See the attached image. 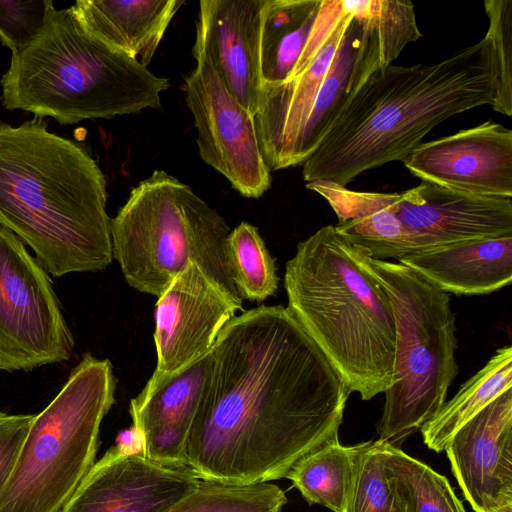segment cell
I'll list each match as a JSON object with an SVG mask.
<instances>
[{"label": "cell", "mask_w": 512, "mask_h": 512, "mask_svg": "<svg viewBox=\"0 0 512 512\" xmlns=\"http://www.w3.org/2000/svg\"><path fill=\"white\" fill-rule=\"evenodd\" d=\"M185 449L198 478L236 485L286 477L338 438L351 393L282 305L246 310L220 331Z\"/></svg>", "instance_id": "cell-1"}, {"label": "cell", "mask_w": 512, "mask_h": 512, "mask_svg": "<svg viewBox=\"0 0 512 512\" xmlns=\"http://www.w3.org/2000/svg\"><path fill=\"white\" fill-rule=\"evenodd\" d=\"M496 89V62L487 33L436 64L380 68L355 92L302 164L303 179L347 187L364 171L404 161L439 123L491 105Z\"/></svg>", "instance_id": "cell-2"}, {"label": "cell", "mask_w": 512, "mask_h": 512, "mask_svg": "<svg viewBox=\"0 0 512 512\" xmlns=\"http://www.w3.org/2000/svg\"><path fill=\"white\" fill-rule=\"evenodd\" d=\"M106 179L86 149L41 118L0 122V224L53 277L105 269L113 259Z\"/></svg>", "instance_id": "cell-3"}, {"label": "cell", "mask_w": 512, "mask_h": 512, "mask_svg": "<svg viewBox=\"0 0 512 512\" xmlns=\"http://www.w3.org/2000/svg\"><path fill=\"white\" fill-rule=\"evenodd\" d=\"M287 308L344 378L370 400L391 384L395 320L366 255L327 225L286 263Z\"/></svg>", "instance_id": "cell-4"}, {"label": "cell", "mask_w": 512, "mask_h": 512, "mask_svg": "<svg viewBox=\"0 0 512 512\" xmlns=\"http://www.w3.org/2000/svg\"><path fill=\"white\" fill-rule=\"evenodd\" d=\"M2 103L60 124L160 109L167 78L88 34L70 8L55 7L39 34L12 54Z\"/></svg>", "instance_id": "cell-5"}, {"label": "cell", "mask_w": 512, "mask_h": 512, "mask_svg": "<svg viewBox=\"0 0 512 512\" xmlns=\"http://www.w3.org/2000/svg\"><path fill=\"white\" fill-rule=\"evenodd\" d=\"M230 232L215 209L163 170L132 188L110 221L113 258L134 289L158 298L193 263L242 305L227 254Z\"/></svg>", "instance_id": "cell-6"}, {"label": "cell", "mask_w": 512, "mask_h": 512, "mask_svg": "<svg viewBox=\"0 0 512 512\" xmlns=\"http://www.w3.org/2000/svg\"><path fill=\"white\" fill-rule=\"evenodd\" d=\"M366 261L389 296L395 320L393 376L377 433L400 447L439 411L458 374L455 315L448 293L413 269L368 256Z\"/></svg>", "instance_id": "cell-7"}, {"label": "cell", "mask_w": 512, "mask_h": 512, "mask_svg": "<svg viewBox=\"0 0 512 512\" xmlns=\"http://www.w3.org/2000/svg\"><path fill=\"white\" fill-rule=\"evenodd\" d=\"M108 359L83 354L56 397L36 415L0 492V512H58L95 463L100 425L115 403Z\"/></svg>", "instance_id": "cell-8"}, {"label": "cell", "mask_w": 512, "mask_h": 512, "mask_svg": "<svg viewBox=\"0 0 512 512\" xmlns=\"http://www.w3.org/2000/svg\"><path fill=\"white\" fill-rule=\"evenodd\" d=\"M48 273L0 224V370L30 371L71 358L74 339Z\"/></svg>", "instance_id": "cell-9"}, {"label": "cell", "mask_w": 512, "mask_h": 512, "mask_svg": "<svg viewBox=\"0 0 512 512\" xmlns=\"http://www.w3.org/2000/svg\"><path fill=\"white\" fill-rule=\"evenodd\" d=\"M197 65L183 91L197 131L202 160L247 198L261 197L271 185L260 151L255 119L230 94L209 60L194 54Z\"/></svg>", "instance_id": "cell-10"}, {"label": "cell", "mask_w": 512, "mask_h": 512, "mask_svg": "<svg viewBox=\"0 0 512 512\" xmlns=\"http://www.w3.org/2000/svg\"><path fill=\"white\" fill-rule=\"evenodd\" d=\"M238 310L241 304L190 264L156 302L157 363L152 376L174 373L211 353L220 331Z\"/></svg>", "instance_id": "cell-11"}, {"label": "cell", "mask_w": 512, "mask_h": 512, "mask_svg": "<svg viewBox=\"0 0 512 512\" xmlns=\"http://www.w3.org/2000/svg\"><path fill=\"white\" fill-rule=\"evenodd\" d=\"M198 480L187 466L162 465L117 444L93 464L58 512H165Z\"/></svg>", "instance_id": "cell-12"}, {"label": "cell", "mask_w": 512, "mask_h": 512, "mask_svg": "<svg viewBox=\"0 0 512 512\" xmlns=\"http://www.w3.org/2000/svg\"><path fill=\"white\" fill-rule=\"evenodd\" d=\"M403 163L422 182L480 196L512 198V131L490 120L421 143Z\"/></svg>", "instance_id": "cell-13"}, {"label": "cell", "mask_w": 512, "mask_h": 512, "mask_svg": "<svg viewBox=\"0 0 512 512\" xmlns=\"http://www.w3.org/2000/svg\"><path fill=\"white\" fill-rule=\"evenodd\" d=\"M411 254L462 241L512 236V198L469 194L433 183L392 193Z\"/></svg>", "instance_id": "cell-14"}, {"label": "cell", "mask_w": 512, "mask_h": 512, "mask_svg": "<svg viewBox=\"0 0 512 512\" xmlns=\"http://www.w3.org/2000/svg\"><path fill=\"white\" fill-rule=\"evenodd\" d=\"M444 451L475 512H512V388L460 427Z\"/></svg>", "instance_id": "cell-15"}, {"label": "cell", "mask_w": 512, "mask_h": 512, "mask_svg": "<svg viewBox=\"0 0 512 512\" xmlns=\"http://www.w3.org/2000/svg\"><path fill=\"white\" fill-rule=\"evenodd\" d=\"M266 0H202L193 55L202 54L253 116L261 93L260 41Z\"/></svg>", "instance_id": "cell-16"}, {"label": "cell", "mask_w": 512, "mask_h": 512, "mask_svg": "<svg viewBox=\"0 0 512 512\" xmlns=\"http://www.w3.org/2000/svg\"><path fill=\"white\" fill-rule=\"evenodd\" d=\"M212 352L183 369L151 376L130 402L141 453L171 467L185 466L189 432L209 379Z\"/></svg>", "instance_id": "cell-17"}, {"label": "cell", "mask_w": 512, "mask_h": 512, "mask_svg": "<svg viewBox=\"0 0 512 512\" xmlns=\"http://www.w3.org/2000/svg\"><path fill=\"white\" fill-rule=\"evenodd\" d=\"M344 12L315 57L296 77L262 86L255 119L259 147L270 171L292 167L293 155L353 14Z\"/></svg>", "instance_id": "cell-18"}, {"label": "cell", "mask_w": 512, "mask_h": 512, "mask_svg": "<svg viewBox=\"0 0 512 512\" xmlns=\"http://www.w3.org/2000/svg\"><path fill=\"white\" fill-rule=\"evenodd\" d=\"M399 263L446 293L490 294L512 282V236L448 244L405 255Z\"/></svg>", "instance_id": "cell-19"}, {"label": "cell", "mask_w": 512, "mask_h": 512, "mask_svg": "<svg viewBox=\"0 0 512 512\" xmlns=\"http://www.w3.org/2000/svg\"><path fill=\"white\" fill-rule=\"evenodd\" d=\"M184 0H78L70 7L84 30L147 67Z\"/></svg>", "instance_id": "cell-20"}, {"label": "cell", "mask_w": 512, "mask_h": 512, "mask_svg": "<svg viewBox=\"0 0 512 512\" xmlns=\"http://www.w3.org/2000/svg\"><path fill=\"white\" fill-rule=\"evenodd\" d=\"M306 188L324 197L334 210L336 232L366 256L400 260L411 254L408 234L392 208V193L359 192L316 180Z\"/></svg>", "instance_id": "cell-21"}, {"label": "cell", "mask_w": 512, "mask_h": 512, "mask_svg": "<svg viewBox=\"0 0 512 512\" xmlns=\"http://www.w3.org/2000/svg\"><path fill=\"white\" fill-rule=\"evenodd\" d=\"M323 0H266L261 27L262 86L290 80L306 49Z\"/></svg>", "instance_id": "cell-22"}, {"label": "cell", "mask_w": 512, "mask_h": 512, "mask_svg": "<svg viewBox=\"0 0 512 512\" xmlns=\"http://www.w3.org/2000/svg\"><path fill=\"white\" fill-rule=\"evenodd\" d=\"M512 388V347L499 348L489 361L445 401L439 411L421 427L427 447L444 451L455 432L501 393Z\"/></svg>", "instance_id": "cell-23"}, {"label": "cell", "mask_w": 512, "mask_h": 512, "mask_svg": "<svg viewBox=\"0 0 512 512\" xmlns=\"http://www.w3.org/2000/svg\"><path fill=\"white\" fill-rule=\"evenodd\" d=\"M353 472V448L330 440L299 459L286 478L310 504L345 512Z\"/></svg>", "instance_id": "cell-24"}, {"label": "cell", "mask_w": 512, "mask_h": 512, "mask_svg": "<svg viewBox=\"0 0 512 512\" xmlns=\"http://www.w3.org/2000/svg\"><path fill=\"white\" fill-rule=\"evenodd\" d=\"M352 448L353 472L345 512H406L385 441H366Z\"/></svg>", "instance_id": "cell-25"}, {"label": "cell", "mask_w": 512, "mask_h": 512, "mask_svg": "<svg viewBox=\"0 0 512 512\" xmlns=\"http://www.w3.org/2000/svg\"><path fill=\"white\" fill-rule=\"evenodd\" d=\"M287 498L269 482L236 485L200 479L165 512H281Z\"/></svg>", "instance_id": "cell-26"}, {"label": "cell", "mask_w": 512, "mask_h": 512, "mask_svg": "<svg viewBox=\"0 0 512 512\" xmlns=\"http://www.w3.org/2000/svg\"><path fill=\"white\" fill-rule=\"evenodd\" d=\"M385 449L406 512H466L444 475L400 447L385 442Z\"/></svg>", "instance_id": "cell-27"}, {"label": "cell", "mask_w": 512, "mask_h": 512, "mask_svg": "<svg viewBox=\"0 0 512 512\" xmlns=\"http://www.w3.org/2000/svg\"><path fill=\"white\" fill-rule=\"evenodd\" d=\"M227 254L232 279L240 297L264 301L278 289V276L273 257L257 227L241 222L227 239Z\"/></svg>", "instance_id": "cell-28"}, {"label": "cell", "mask_w": 512, "mask_h": 512, "mask_svg": "<svg viewBox=\"0 0 512 512\" xmlns=\"http://www.w3.org/2000/svg\"><path fill=\"white\" fill-rule=\"evenodd\" d=\"M485 13L489 19L487 34L494 50L497 89L494 111L512 116V0H485Z\"/></svg>", "instance_id": "cell-29"}, {"label": "cell", "mask_w": 512, "mask_h": 512, "mask_svg": "<svg viewBox=\"0 0 512 512\" xmlns=\"http://www.w3.org/2000/svg\"><path fill=\"white\" fill-rule=\"evenodd\" d=\"M51 0H0V39L15 54L39 34L49 13Z\"/></svg>", "instance_id": "cell-30"}, {"label": "cell", "mask_w": 512, "mask_h": 512, "mask_svg": "<svg viewBox=\"0 0 512 512\" xmlns=\"http://www.w3.org/2000/svg\"><path fill=\"white\" fill-rule=\"evenodd\" d=\"M35 417L0 412V492L16 466Z\"/></svg>", "instance_id": "cell-31"}]
</instances>
